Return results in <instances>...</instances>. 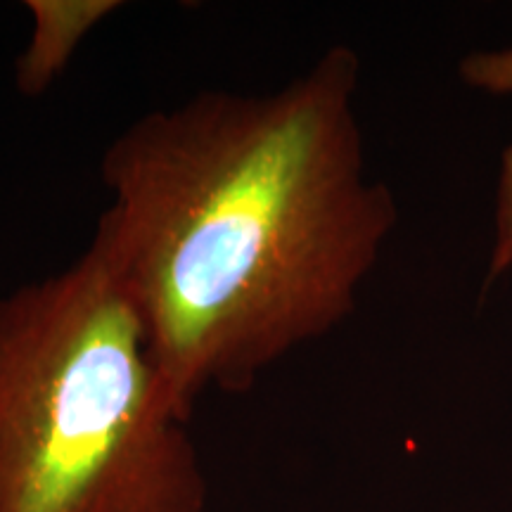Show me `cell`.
Masks as SVG:
<instances>
[{"mask_svg": "<svg viewBox=\"0 0 512 512\" xmlns=\"http://www.w3.org/2000/svg\"><path fill=\"white\" fill-rule=\"evenodd\" d=\"M209 482L105 252L0 294V512H207Z\"/></svg>", "mask_w": 512, "mask_h": 512, "instance_id": "cell-2", "label": "cell"}, {"mask_svg": "<svg viewBox=\"0 0 512 512\" xmlns=\"http://www.w3.org/2000/svg\"><path fill=\"white\" fill-rule=\"evenodd\" d=\"M121 8V0H27L31 31L15 62L17 91L27 98L48 93L88 34Z\"/></svg>", "mask_w": 512, "mask_h": 512, "instance_id": "cell-3", "label": "cell"}, {"mask_svg": "<svg viewBox=\"0 0 512 512\" xmlns=\"http://www.w3.org/2000/svg\"><path fill=\"white\" fill-rule=\"evenodd\" d=\"M460 76L479 91L496 95L512 93V46L465 57L460 64Z\"/></svg>", "mask_w": 512, "mask_h": 512, "instance_id": "cell-5", "label": "cell"}, {"mask_svg": "<svg viewBox=\"0 0 512 512\" xmlns=\"http://www.w3.org/2000/svg\"><path fill=\"white\" fill-rule=\"evenodd\" d=\"M512 266V143L501 157L496 192V240L491 247L489 278H498Z\"/></svg>", "mask_w": 512, "mask_h": 512, "instance_id": "cell-4", "label": "cell"}, {"mask_svg": "<svg viewBox=\"0 0 512 512\" xmlns=\"http://www.w3.org/2000/svg\"><path fill=\"white\" fill-rule=\"evenodd\" d=\"M358 79V55L335 46L280 91H202L107 145L93 242L185 418L354 313L399 221L368 176Z\"/></svg>", "mask_w": 512, "mask_h": 512, "instance_id": "cell-1", "label": "cell"}]
</instances>
